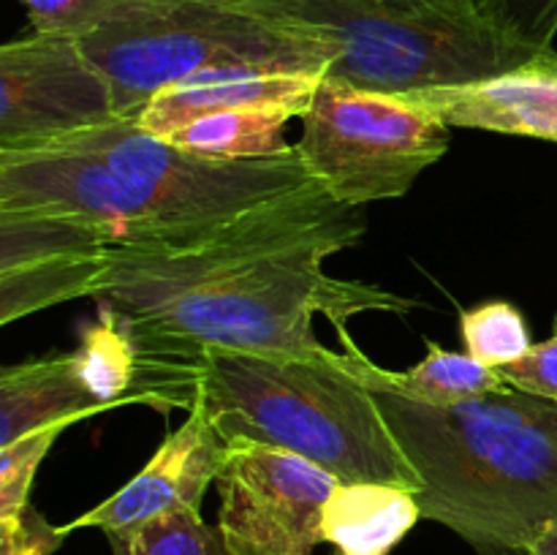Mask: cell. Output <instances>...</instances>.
<instances>
[{
	"label": "cell",
	"mask_w": 557,
	"mask_h": 555,
	"mask_svg": "<svg viewBox=\"0 0 557 555\" xmlns=\"http://www.w3.org/2000/svg\"><path fill=\"white\" fill-rule=\"evenodd\" d=\"M422 520L413 490L381 482H341L324 506L321 536L346 555H386Z\"/></svg>",
	"instance_id": "obj_14"
},
{
	"label": "cell",
	"mask_w": 557,
	"mask_h": 555,
	"mask_svg": "<svg viewBox=\"0 0 557 555\" xmlns=\"http://www.w3.org/2000/svg\"><path fill=\"white\" fill-rule=\"evenodd\" d=\"M343 348L351 354L354 368L379 384L389 386V390L400 392V395L411 397L417 403H428V406H457V403L473 400V397L493 395V392H509L511 386L506 384L498 368L479 362L471 354H457L441 348L435 341H428V357L419 365H413L406 373H392L375 365L357 343L351 341L348 330H337Z\"/></svg>",
	"instance_id": "obj_15"
},
{
	"label": "cell",
	"mask_w": 557,
	"mask_h": 555,
	"mask_svg": "<svg viewBox=\"0 0 557 555\" xmlns=\"http://www.w3.org/2000/svg\"><path fill=\"white\" fill-rule=\"evenodd\" d=\"M386 3H395L413 11H435V14L482 16L479 14V0H386Z\"/></svg>",
	"instance_id": "obj_24"
},
{
	"label": "cell",
	"mask_w": 557,
	"mask_h": 555,
	"mask_svg": "<svg viewBox=\"0 0 557 555\" xmlns=\"http://www.w3.org/2000/svg\"><path fill=\"white\" fill-rule=\"evenodd\" d=\"M364 229L359 207L310 183L199 243L107 250L92 297L117 310L139 359H194L205 348L310 357L326 348L313 332L319 313L346 330L359 313L417 308L375 283L324 272Z\"/></svg>",
	"instance_id": "obj_1"
},
{
	"label": "cell",
	"mask_w": 557,
	"mask_h": 555,
	"mask_svg": "<svg viewBox=\"0 0 557 555\" xmlns=\"http://www.w3.org/2000/svg\"><path fill=\"white\" fill-rule=\"evenodd\" d=\"M498 370L511 390L557 403V316L547 341L533 343L520 359Z\"/></svg>",
	"instance_id": "obj_22"
},
{
	"label": "cell",
	"mask_w": 557,
	"mask_h": 555,
	"mask_svg": "<svg viewBox=\"0 0 557 555\" xmlns=\"http://www.w3.org/2000/svg\"><path fill=\"white\" fill-rule=\"evenodd\" d=\"M302 118L288 107L223 109L163 136L172 145L210 158H270L294 150L283 139L288 120Z\"/></svg>",
	"instance_id": "obj_16"
},
{
	"label": "cell",
	"mask_w": 557,
	"mask_h": 555,
	"mask_svg": "<svg viewBox=\"0 0 557 555\" xmlns=\"http://www.w3.org/2000/svg\"><path fill=\"white\" fill-rule=\"evenodd\" d=\"M449 139V125L406 96L321 76L294 147L332 199L362 207L406 196Z\"/></svg>",
	"instance_id": "obj_7"
},
{
	"label": "cell",
	"mask_w": 557,
	"mask_h": 555,
	"mask_svg": "<svg viewBox=\"0 0 557 555\" xmlns=\"http://www.w3.org/2000/svg\"><path fill=\"white\" fill-rule=\"evenodd\" d=\"M112 120V85L79 38L33 33L0 47V150H33Z\"/></svg>",
	"instance_id": "obj_9"
},
{
	"label": "cell",
	"mask_w": 557,
	"mask_h": 555,
	"mask_svg": "<svg viewBox=\"0 0 557 555\" xmlns=\"http://www.w3.org/2000/svg\"><path fill=\"white\" fill-rule=\"evenodd\" d=\"M237 3H245V0H237Z\"/></svg>",
	"instance_id": "obj_26"
},
{
	"label": "cell",
	"mask_w": 557,
	"mask_h": 555,
	"mask_svg": "<svg viewBox=\"0 0 557 555\" xmlns=\"http://www.w3.org/2000/svg\"><path fill=\"white\" fill-rule=\"evenodd\" d=\"M354 373L422 477V517L479 555H528L557 520V403L509 390L441 408Z\"/></svg>",
	"instance_id": "obj_4"
},
{
	"label": "cell",
	"mask_w": 557,
	"mask_h": 555,
	"mask_svg": "<svg viewBox=\"0 0 557 555\" xmlns=\"http://www.w3.org/2000/svg\"><path fill=\"white\" fill-rule=\"evenodd\" d=\"M319 183L297 147L270 158H210L112 120L33 150H0V212L85 226L103 250L180 248L245 212Z\"/></svg>",
	"instance_id": "obj_2"
},
{
	"label": "cell",
	"mask_w": 557,
	"mask_h": 555,
	"mask_svg": "<svg viewBox=\"0 0 557 555\" xmlns=\"http://www.w3.org/2000/svg\"><path fill=\"white\" fill-rule=\"evenodd\" d=\"M76 375L101 406L117 408L136 403L139 351L117 310L101 305V316L82 330L76 351H71Z\"/></svg>",
	"instance_id": "obj_17"
},
{
	"label": "cell",
	"mask_w": 557,
	"mask_h": 555,
	"mask_svg": "<svg viewBox=\"0 0 557 555\" xmlns=\"http://www.w3.org/2000/svg\"><path fill=\"white\" fill-rule=\"evenodd\" d=\"M321 76L272 74V71H210L185 85L172 87L152 98L139 114V125L152 136L172 131L223 109L288 107L308 112Z\"/></svg>",
	"instance_id": "obj_12"
},
{
	"label": "cell",
	"mask_w": 557,
	"mask_h": 555,
	"mask_svg": "<svg viewBox=\"0 0 557 555\" xmlns=\"http://www.w3.org/2000/svg\"><path fill=\"white\" fill-rule=\"evenodd\" d=\"M337 484L341 479L292 452L226 446L218 528L228 555H310L324 542V506Z\"/></svg>",
	"instance_id": "obj_8"
},
{
	"label": "cell",
	"mask_w": 557,
	"mask_h": 555,
	"mask_svg": "<svg viewBox=\"0 0 557 555\" xmlns=\"http://www.w3.org/2000/svg\"><path fill=\"white\" fill-rule=\"evenodd\" d=\"M449 128L557 141V52L542 49L517 69L482 82L403 92Z\"/></svg>",
	"instance_id": "obj_11"
},
{
	"label": "cell",
	"mask_w": 557,
	"mask_h": 555,
	"mask_svg": "<svg viewBox=\"0 0 557 555\" xmlns=\"http://www.w3.org/2000/svg\"><path fill=\"white\" fill-rule=\"evenodd\" d=\"M63 539V528L49 526L33 506L0 520V555H52Z\"/></svg>",
	"instance_id": "obj_23"
},
{
	"label": "cell",
	"mask_w": 557,
	"mask_h": 555,
	"mask_svg": "<svg viewBox=\"0 0 557 555\" xmlns=\"http://www.w3.org/2000/svg\"><path fill=\"white\" fill-rule=\"evenodd\" d=\"M528 555H557V520L547 522L528 544Z\"/></svg>",
	"instance_id": "obj_25"
},
{
	"label": "cell",
	"mask_w": 557,
	"mask_h": 555,
	"mask_svg": "<svg viewBox=\"0 0 557 555\" xmlns=\"http://www.w3.org/2000/svg\"><path fill=\"white\" fill-rule=\"evenodd\" d=\"M337 555H346V553H337Z\"/></svg>",
	"instance_id": "obj_27"
},
{
	"label": "cell",
	"mask_w": 557,
	"mask_h": 555,
	"mask_svg": "<svg viewBox=\"0 0 557 555\" xmlns=\"http://www.w3.org/2000/svg\"><path fill=\"white\" fill-rule=\"evenodd\" d=\"M109 411L76 375L71 354L0 370V446Z\"/></svg>",
	"instance_id": "obj_13"
},
{
	"label": "cell",
	"mask_w": 557,
	"mask_h": 555,
	"mask_svg": "<svg viewBox=\"0 0 557 555\" xmlns=\"http://www.w3.org/2000/svg\"><path fill=\"white\" fill-rule=\"evenodd\" d=\"M460 332L468 354L490 368H504L533 346L520 310L500 299L466 310L460 316Z\"/></svg>",
	"instance_id": "obj_19"
},
{
	"label": "cell",
	"mask_w": 557,
	"mask_h": 555,
	"mask_svg": "<svg viewBox=\"0 0 557 555\" xmlns=\"http://www.w3.org/2000/svg\"><path fill=\"white\" fill-rule=\"evenodd\" d=\"M107 539L112 555H228L221 528L207 526L190 506L107 531Z\"/></svg>",
	"instance_id": "obj_18"
},
{
	"label": "cell",
	"mask_w": 557,
	"mask_h": 555,
	"mask_svg": "<svg viewBox=\"0 0 557 555\" xmlns=\"http://www.w3.org/2000/svg\"><path fill=\"white\" fill-rule=\"evenodd\" d=\"M134 395L158 411H201L226 446H275L341 482L424 488L346 348L310 357L205 348L194 359H139Z\"/></svg>",
	"instance_id": "obj_3"
},
{
	"label": "cell",
	"mask_w": 557,
	"mask_h": 555,
	"mask_svg": "<svg viewBox=\"0 0 557 555\" xmlns=\"http://www.w3.org/2000/svg\"><path fill=\"white\" fill-rule=\"evenodd\" d=\"M33 33L82 38L98 25L107 0H22Z\"/></svg>",
	"instance_id": "obj_21"
},
{
	"label": "cell",
	"mask_w": 557,
	"mask_h": 555,
	"mask_svg": "<svg viewBox=\"0 0 557 555\" xmlns=\"http://www.w3.org/2000/svg\"><path fill=\"white\" fill-rule=\"evenodd\" d=\"M63 430V424H58V428L25 435L9 446H0V520L16 517L25 506H30L27 495H30L38 466Z\"/></svg>",
	"instance_id": "obj_20"
},
{
	"label": "cell",
	"mask_w": 557,
	"mask_h": 555,
	"mask_svg": "<svg viewBox=\"0 0 557 555\" xmlns=\"http://www.w3.org/2000/svg\"><path fill=\"white\" fill-rule=\"evenodd\" d=\"M245 5L330 41L335 60L324 76L392 96L490 79L542 52L504 36L482 16L413 11L386 0H245Z\"/></svg>",
	"instance_id": "obj_6"
},
{
	"label": "cell",
	"mask_w": 557,
	"mask_h": 555,
	"mask_svg": "<svg viewBox=\"0 0 557 555\" xmlns=\"http://www.w3.org/2000/svg\"><path fill=\"white\" fill-rule=\"evenodd\" d=\"M226 460V444L201 411H188V419L163 439L156 455L125 488L109 495L96 509L60 526L69 536L76 528H117L139 526L174 509H199L207 488L218 482Z\"/></svg>",
	"instance_id": "obj_10"
},
{
	"label": "cell",
	"mask_w": 557,
	"mask_h": 555,
	"mask_svg": "<svg viewBox=\"0 0 557 555\" xmlns=\"http://www.w3.org/2000/svg\"><path fill=\"white\" fill-rule=\"evenodd\" d=\"M112 85L117 120L210 71L324 76L335 47L313 30L272 20L237 0H107L79 38Z\"/></svg>",
	"instance_id": "obj_5"
}]
</instances>
